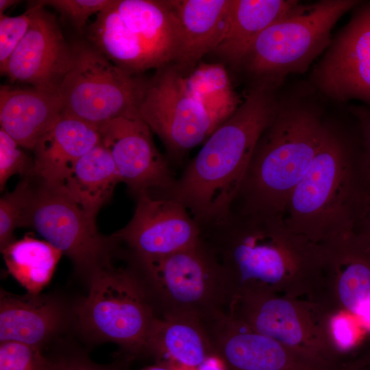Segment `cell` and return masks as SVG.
Instances as JSON below:
<instances>
[{
  "instance_id": "cell-1",
  "label": "cell",
  "mask_w": 370,
  "mask_h": 370,
  "mask_svg": "<svg viewBox=\"0 0 370 370\" xmlns=\"http://www.w3.org/2000/svg\"><path fill=\"white\" fill-rule=\"evenodd\" d=\"M200 229L201 241L219 266L230 301L252 294L317 300L324 248L293 231L282 216L232 210L225 218Z\"/></svg>"
},
{
  "instance_id": "cell-2",
  "label": "cell",
  "mask_w": 370,
  "mask_h": 370,
  "mask_svg": "<svg viewBox=\"0 0 370 370\" xmlns=\"http://www.w3.org/2000/svg\"><path fill=\"white\" fill-rule=\"evenodd\" d=\"M271 85L260 83L252 89L206 139L173 186L161 193L181 203L200 227L230 212L258 142L278 108Z\"/></svg>"
},
{
  "instance_id": "cell-3",
  "label": "cell",
  "mask_w": 370,
  "mask_h": 370,
  "mask_svg": "<svg viewBox=\"0 0 370 370\" xmlns=\"http://www.w3.org/2000/svg\"><path fill=\"white\" fill-rule=\"evenodd\" d=\"M358 131L346 138L328 127L283 214L290 228L325 248L352 234L370 194Z\"/></svg>"
},
{
  "instance_id": "cell-4",
  "label": "cell",
  "mask_w": 370,
  "mask_h": 370,
  "mask_svg": "<svg viewBox=\"0 0 370 370\" xmlns=\"http://www.w3.org/2000/svg\"><path fill=\"white\" fill-rule=\"evenodd\" d=\"M317 110L304 103L279 107L260 136L232 209L282 216L328 131Z\"/></svg>"
},
{
  "instance_id": "cell-5",
  "label": "cell",
  "mask_w": 370,
  "mask_h": 370,
  "mask_svg": "<svg viewBox=\"0 0 370 370\" xmlns=\"http://www.w3.org/2000/svg\"><path fill=\"white\" fill-rule=\"evenodd\" d=\"M136 278L155 317L191 316L201 321L226 313L230 301L216 260L201 241L164 256H130Z\"/></svg>"
},
{
  "instance_id": "cell-6",
  "label": "cell",
  "mask_w": 370,
  "mask_h": 370,
  "mask_svg": "<svg viewBox=\"0 0 370 370\" xmlns=\"http://www.w3.org/2000/svg\"><path fill=\"white\" fill-rule=\"evenodd\" d=\"M360 3L324 0L307 6L297 4L256 38L241 64L260 83L273 84L280 76L305 70L328 45L338 20Z\"/></svg>"
},
{
  "instance_id": "cell-7",
  "label": "cell",
  "mask_w": 370,
  "mask_h": 370,
  "mask_svg": "<svg viewBox=\"0 0 370 370\" xmlns=\"http://www.w3.org/2000/svg\"><path fill=\"white\" fill-rule=\"evenodd\" d=\"M34 186L20 227H29L66 256L88 286L112 267L118 242L101 235L88 217L60 186L41 182Z\"/></svg>"
},
{
  "instance_id": "cell-8",
  "label": "cell",
  "mask_w": 370,
  "mask_h": 370,
  "mask_svg": "<svg viewBox=\"0 0 370 370\" xmlns=\"http://www.w3.org/2000/svg\"><path fill=\"white\" fill-rule=\"evenodd\" d=\"M71 66L58 94L62 114L98 130L110 121L138 114L145 80L124 71L88 42H77Z\"/></svg>"
},
{
  "instance_id": "cell-9",
  "label": "cell",
  "mask_w": 370,
  "mask_h": 370,
  "mask_svg": "<svg viewBox=\"0 0 370 370\" xmlns=\"http://www.w3.org/2000/svg\"><path fill=\"white\" fill-rule=\"evenodd\" d=\"M88 295L73 308L79 331L95 342H111L143 352L155 317L129 268L103 270L90 282Z\"/></svg>"
},
{
  "instance_id": "cell-10",
  "label": "cell",
  "mask_w": 370,
  "mask_h": 370,
  "mask_svg": "<svg viewBox=\"0 0 370 370\" xmlns=\"http://www.w3.org/2000/svg\"><path fill=\"white\" fill-rule=\"evenodd\" d=\"M328 312L314 301L268 294L235 297L227 308L230 317L252 330L310 358L341 367L346 361L330 341Z\"/></svg>"
},
{
  "instance_id": "cell-11",
  "label": "cell",
  "mask_w": 370,
  "mask_h": 370,
  "mask_svg": "<svg viewBox=\"0 0 370 370\" xmlns=\"http://www.w3.org/2000/svg\"><path fill=\"white\" fill-rule=\"evenodd\" d=\"M138 110L173 160L182 158L215 130L189 92L184 75L173 63L158 68L151 78L145 80Z\"/></svg>"
},
{
  "instance_id": "cell-12",
  "label": "cell",
  "mask_w": 370,
  "mask_h": 370,
  "mask_svg": "<svg viewBox=\"0 0 370 370\" xmlns=\"http://www.w3.org/2000/svg\"><path fill=\"white\" fill-rule=\"evenodd\" d=\"M137 199L130 221L112 234L118 243L127 246L130 256H164L200 241V227L181 203L154 197L149 191L142 193Z\"/></svg>"
},
{
  "instance_id": "cell-13",
  "label": "cell",
  "mask_w": 370,
  "mask_h": 370,
  "mask_svg": "<svg viewBox=\"0 0 370 370\" xmlns=\"http://www.w3.org/2000/svg\"><path fill=\"white\" fill-rule=\"evenodd\" d=\"M99 132L100 143L111 154L120 181L132 194L138 197L151 190L162 193L173 186L175 179L169 162L139 114L115 118Z\"/></svg>"
},
{
  "instance_id": "cell-14",
  "label": "cell",
  "mask_w": 370,
  "mask_h": 370,
  "mask_svg": "<svg viewBox=\"0 0 370 370\" xmlns=\"http://www.w3.org/2000/svg\"><path fill=\"white\" fill-rule=\"evenodd\" d=\"M32 23L1 73L12 83L58 93L69 71L74 46L65 39L55 15L37 1Z\"/></svg>"
},
{
  "instance_id": "cell-15",
  "label": "cell",
  "mask_w": 370,
  "mask_h": 370,
  "mask_svg": "<svg viewBox=\"0 0 370 370\" xmlns=\"http://www.w3.org/2000/svg\"><path fill=\"white\" fill-rule=\"evenodd\" d=\"M204 323L227 370H339L252 330L227 313Z\"/></svg>"
},
{
  "instance_id": "cell-16",
  "label": "cell",
  "mask_w": 370,
  "mask_h": 370,
  "mask_svg": "<svg viewBox=\"0 0 370 370\" xmlns=\"http://www.w3.org/2000/svg\"><path fill=\"white\" fill-rule=\"evenodd\" d=\"M316 75L330 96L342 101L360 100L370 106V3L347 25Z\"/></svg>"
},
{
  "instance_id": "cell-17",
  "label": "cell",
  "mask_w": 370,
  "mask_h": 370,
  "mask_svg": "<svg viewBox=\"0 0 370 370\" xmlns=\"http://www.w3.org/2000/svg\"><path fill=\"white\" fill-rule=\"evenodd\" d=\"M319 301L352 314L370 334V256L352 235L325 248Z\"/></svg>"
},
{
  "instance_id": "cell-18",
  "label": "cell",
  "mask_w": 370,
  "mask_h": 370,
  "mask_svg": "<svg viewBox=\"0 0 370 370\" xmlns=\"http://www.w3.org/2000/svg\"><path fill=\"white\" fill-rule=\"evenodd\" d=\"M69 312L49 295L0 293V342L17 341L42 349L65 328Z\"/></svg>"
},
{
  "instance_id": "cell-19",
  "label": "cell",
  "mask_w": 370,
  "mask_h": 370,
  "mask_svg": "<svg viewBox=\"0 0 370 370\" xmlns=\"http://www.w3.org/2000/svg\"><path fill=\"white\" fill-rule=\"evenodd\" d=\"M177 23L179 47L173 62L190 73L214 52L224 32L232 0H166Z\"/></svg>"
},
{
  "instance_id": "cell-20",
  "label": "cell",
  "mask_w": 370,
  "mask_h": 370,
  "mask_svg": "<svg viewBox=\"0 0 370 370\" xmlns=\"http://www.w3.org/2000/svg\"><path fill=\"white\" fill-rule=\"evenodd\" d=\"M100 143L95 127L64 114L33 149V166L28 176L60 186L78 160Z\"/></svg>"
},
{
  "instance_id": "cell-21",
  "label": "cell",
  "mask_w": 370,
  "mask_h": 370,
  "mask_svg": "<svg viewBox=\"0 0 370 370\" xmlns=\"http://www.w3.org/2000/svg\"><path fill=\"white\" fill-rule=\"evenodd\" d=\"M143 352L158 363L183 370H198L215 356L204 322L191 316L154 317Z\"/></svg>"
},
{
  "instance_id": "cell-22",
  "label": "cell",
  "mask_w": 370,
  "mask_h": 370,
  "mask_svg": "<svg viewBox=\"0 0 370 370\" xmlns=\"http://www.w3.org/2000/svg\"><path fill=\"white\" fill-rule=\"evenodd\" d=\"M63 104L58 93L32 87L0 88L1 129L21 147L33 150L58 121Z\"/></svg>"
},
{
  "instance_id": "cell-23",
  "label": "cell",
  "mask_w": 370,
  "mask_h": 370,
  "mask_svg": "<svg viewBox=\"0 0 370 370\" xmlns=\"http://www.w3.org/2000/svg\"><path fill=\"white\" fill-rule=\"evenodd\" d=\"M113 5L126 27L162 66L173 62L179 34L166 0H114Z\"/></svg>"
},
{
  "instance_id": "cell-24",
  "label": "cell",
  "mask_w": 370,
  "mask_h": 370,
  "mask_svg": "<svg viewBox=\"0 0 370 370\" xmlns=\"http://www.w3.org/2000/svg\"><path fill=\"white\" fill-rule=\"evenodd\" d=\"M297 4L291 0H232L214 52L232 64H241L256 38Z\"/></svg>"
},
{
  "instance_id": "cell-25",
  "label": "cell",
  "mask_w": 370,
  "mask_h": 370,
  "mask_svg": "<svg viewBox=\"0 0 370 370\" xmlns=\"http://www.w3.org/2000/svg\"><path fill=\"white\" fill-rule=\"evenodd\" d=\"M113 2L112 0L88 26V42L132 75L162 66L153 54L126 27Z\"/></svg>"
},
{
  "instance_id": "cell-26",
  "label": "cell",
  "mask_w": 370,
  "mask_h": 370,
  "mask_svg": "<svg viewBox=\"0 0 370 370\" xmlns=\"http://www.w3.org/2000/svg\"><path fill=\"white\" fill-rule=\"evenodd\" d=\"M120 182L111 154L100 143L78 160L60 187L95 221Z\"/></svg>"
},
{
  "instance_id": "cell-27",
  "label": "cell",
  "mask_w": 370,
  "mask_h": 370,
  "mask_svg": "<svg viewBox=\"0 0 370 370\" xmlns=\"http://www.w3.org/2000/svg\"><path fill=\"white\" fill-rule=\"evenodd\" d=\"M8 272L31 294L50 282L62 254L45 240L25 236L2 251Z\"/></svg>"
},
{
  "instance_id": "cell-28",
  "label": "cell",
  "mask_w": 370,
  "mask_h": 370,
  "mask_svg": "<svg viewBox=\"0 0 370 370\" xmlns=\"http://www.w3.org/2000/svg\"><path fill=\"white\" fill-rule=\"evenodd\" d=\"M184 77L189 92L206 112L215 130L239 107L238 97L222 64L200 62Z\"/></svg>"
},
{
  "instance_id": "cell-29",
  "label": "cell",
  "mask_w": 370,
  "mask_h": 370,
  "mask_svg": "<svg viewBox=\"0 0 370 370\" xmlns=\"http://www.w3.org/2000/svg\"><path fill=\"white\" fill-rule=\"evenodd\" d=\"M32 177L25 176L11 191L0 199V249L2 251L15 241L14 232L21 221L31 197L34 186Z\"/></svg>"
},
{
  "instance_id": "cell-30",
  "label": "cell",
  "mask_w": 370,
  "mask_h": 370,
  "mask_svg": "<svg viewBox=\"0 0 370 370\" xmlns=\"http://www.w3.org/2000/svg\"><path fill=\"white\" fill-rule=\"evenodd\" d=\"M51 356L43 349L17 341L0 343V370H47Z\"/></svg>"
},
{
  "instance_id": "cell-31",
  "label": "cell",
  "mask_w": 370,
  "mask_h": 370,
  "mask_svg": "<svg viewBox=\"0 0 370 370\" xmlns=\"http://www.w3.org/2000/svg\"><path fill=\"white\" fill-rule=\"evenodd\" d=\"M34 6L32 4L24 13L10 16L0 14V73L11 55L26 34L32 21Z\"/></svg>"
},
{
  "instance_id": "cell-32",
  "label": "cell",
  "mask_w": 370,
  "mask_h": 370,
  "mask_svg": "<svg viewBox=\"0 0 370 370\" xmlns=\"http://www.w3.org/2000/svg\"><path fill=\"white\" fill-rule=\"evenodd\" d=\"M21 146L0 129V190L3 191L9 178L16 174L28 176L33 166Z\"/></svg>"
},
{
  "instance_id": "cell-33",
  "label": "cell",
  "mask_w": 370,
  "mask_h": 370,
  "mask_svg": "<svg viewBox=\"0 0 370 370\" xmlns=\"http://www.w3.org/2000/svg\"><path fill=\"white\" fill-rule=\"evenodd\" d=\"M43 6H50L59 12L80 33L86 27L90 16L97 14L110 5L112 0H44L37 1Z\"/></svg>"
},
{
  "instance_id": "cell-34",
  "label": "cell",
  "mask_w": 370,
  "mask_h": 370,
  "mask_svg": "<svg viewBox=\"0 0 370 370\" xmlns=\"http://www.w3.org/2000/svg\"><path fill=\"white\" fill-rule=\"evenodd\" d=\"M47 370H120L111 365H101L92 360L84 353L66 352L51 356Z\"/></svg>"
},
{
  "instance_id": "cell-35",
  "label": "cell",
  "mask_w": 370,
  "mask_h": 370,
  "mask_svg": "<svg viewBox=\"0 0 370 370\" xmlns=\"http://www.w3.org/2000/svg\"><path fill=\"white\" fill-rule=\"evenodd\" d=\"M360 134L363 163L370 184V111L359 110L356 112Z\"/></svg>"
},
{
  "instance_id": "cell-36",
  "label": "cell",
  "mask_w": 370,
  "mask_h": 370,
  "mask_svg": "<svg viewBox=\"0 0 370 370\" xmlns=\"http://www.w3.org/2000/svg\"><path fill=\"white\" fill-rule=\"evenodd\" d=\"M352 236L356 243L370 256V194Z\"/></svg>"
},
{
  "instance_id": "cell-37",
  "label": "cell",
  "mask_w": 370,
  "mask_h": 370,
  "mask_svg": "<svg viewBox=\"0 0 370 370\" xmlns=\"http://www.w3.org/2000/svg\"><path fill=\"white\" fill-rule=\"evenodd\" d=\"M219 358L213 356L208 358L198 369V370H222V367L219 366Z\"/></svg>"
},
{
  "instance_id": "cell-38",
  "label": "cell",
  "mask_w": 370,
  "mask_h": 370,
  "mask_svg": "<svg viewBox=\"0 0 370 370\" xmlns=\"http://www.w3.org/2000/svg\"><path fill=\"white\" fill-rule=\"evenodd\" d=\"M138 370H183V369H177L168 365L157 362L155 365L147 366Z\"/></svg>"
},
{
  "instance_id": "cell-39",
  "label": "cell",
  "mask_w": 370,
  "mask_h": 370,
  "mask_svg": "<svg viewBox=\"0 0 370 370\" xmlns=\"http://www.w3.org/2000/svg\"><path fill=\"white\" fill-rule=\"evenodd\" d=\"M20 2L18 0H0V14H3V12L12 5Z\"/></svg>"
},
{
  "instance_id": "cell-40",
  "label": "cell",
  "mask_w": 370,
  "mask_h": 370,
  "mask_svg": "<svg viewBox=\"0 0 370 370\" xmlns=\"http://www.w3.org/2000/svg\"><path fill=\"white\" fill-rule=\"evenodd\" d=\"M363 370H370V365L367 366L365 369Z\"/></svg>"
}]
</instances>
